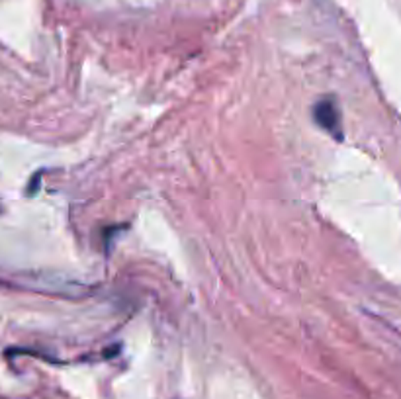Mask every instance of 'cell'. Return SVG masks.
I'll list each match as a JSON object with an SVG mask.
<instances>
[{
  "instance_id": "1",
  "label": "cell",
  "mask_w": 401,
  "mask_h": 399,
  "mask_svg": "<svg viewBox=\"0 0 401 399\" xmlns=\"http://www.w3.org/2000/svg\"><path fill=\"white\" fill-rule=\"evenodd\" d=\"M314 118H316L317 124L333 135L335 139H343L341 115H339V110H337V106H335L333 100H329V98L319 100L316 104V108H314Z\"/></svg>"
}]
</instances>
